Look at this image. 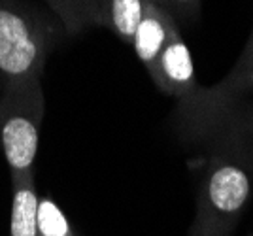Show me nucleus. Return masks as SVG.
Wrapping results in <instances>:
<instances>
[{
    "label": "nucleus",
    "instance_id": "1",
    "mask_svg": "<svg viewBox=\"0 0 253 236\" xmlns=\"http://www.w3.org/2000/svg\"><path fill=\"white\" fill-rule=\"evenodd\" d=\"M43 118V95L40 76L6 81L0 98V146L10 166L11 180L34 174L40 125Z\"/></svg>",
    "mask_w": 253,
    "mask_h": 236
},
{
    "label": "nucleus",
    "instance_id": "2",
    "mask_svg": "<svg viewBox=\"0 0 253 236\" xmlns=\"http://www.w3.org/2000/svg\"><path fill=\"white\" fill-rule=\"evenodd\" d=\"M252 161L217 155L204 164L199 180L197 215L217 236H234L253 195Z\"/></svg>",
    "mask_w": 253,
    "mask_h": 236
},
{
    "label": "nucleus",
    "instance_id": "3",
    "mask_svg": "<svg viewBox=\"0 0 253 236\" xmlns=\"http://www.w3.org/2000/svg\"><path fill=\"white\" fill-rule=\"evenodd\" d=\"M47 43L23 15L0 6V74L10 79L40 76Z\"/></svg>",
    "mask_w": 253,
    "mask_h": 236
},
{
    "label": "nucleus",
    "instance_id": "4",
    "mask_svg": "<svg viewBox=\"0 0 253 236\" xmlns=\"http://www.w3.org/2000/svg\"><path fill=\"white\" fill-rule=\"evenodd\" d=\"M151 78L155 85L170 97L193 98L199 95L193 59L185 42L179 36V31L170 36L169 43L161 51Z\"/></svg>",
    "mask_w": 253,
    "mask_h": 236
},
{
    "label": "nucleus",
    "instance_id": "5",
    "mask_svg": "<svg viewBox=\"0 0 253 236\" xmlns=\"http://www.w3.org/2000/svg\"><path fill=\"white\" fill-rule=\"evenodd\" d=\"M176 31L178 27L174 23L172 13L155 2H148L144 17L132 38V47L136 51L140 63L148 68L149 76H153L159 55Z\"/></svg>",
    "mask_w": 253,
    "mask_h": 236
},
{
    "label": "nucleus",
    "instance_id": "6",
    "mask_svg": "<svg viewBox=\"0 0 253 236\" xmlns=\"http://www.w3.org/2000/svg\"><path fill=\"white\" fill-rule=\"evenodd\" d=\"M151 0H98L96 25L110 29L121 42L130 43Z\"/></svg>",
    "mask_w": 253,
    "mask_h": 236
},
{
    "label": "nucleus",
    "instance_id": "7",
    "mask_svg": "<svg viewBox=\"0 0 253 236\" xmlns=\"http://www.w3.org/2000/svg\"><path fill=\"white\" fill-rule=\"evenodd\" d=\"M13 198H11L10 236H38L36 217L40 197L36 193L34 174L11 180Z\"/></svg>",
    "mask_w": 253,
    "mask_h": 236
},
{
    "label": "nucleus",
    "instance_id": "8",
    "mask_svg": "<svg viewBox=\"0 0 253 236\" xmlns=\"http://www.w3.org/2000/svg\"><path fill=\"white\" fill-rule=\"evenodd\" d=\"M47 4L74 34L96 25L98 19V0H47Z\"/></svg>",
    "mask_w": 253,
    "mask_h": 236
},
{
    "label": "nucleus",
    "instance_id": "9",
    "mask_svg": "<svg viewBox=\"0 0 253 236\" xmlns=\"http://www.w3.org/2000/svg\"><path fill=\"white\" fill-rule=\"evenodd\" d=\"M36 227L38 236H76L63 210L49 197L40 198Z\"/></svg>",
    "mask_w": 253,
    "mask_h": 236
},
{
    "label": "nucleus",
    "instance_id": "10",
    "mask_svg": "<svg viewBox=\"0 0 253 236\" xmlns=\"http://www.w3.org/2000/svg\"><path fill=\"white\" fill-rule=\"evenodd\" d=\"M252 68H253V31L250 34V38H248V43H246V47H244V51L240 55L236 66L231 70V74L225 78V81L219 85V89H215L213 93L232 95L236 91H244L246 79H248V76L252 72Z\"/></svg>",
    "mask_w": 253,
    "mask_h": 236
},
{
    "label": "nucleus",
    "instance_id": "11",
    "mask_svg": "<svg viewBox=\"0 0 253 236\" xmlns=\"http://www.w3.org/2000/svg\"><path fill=\"white\" fill-rule=\"evenodd\" d=\"M199 2L201 0H165V8L172 13H178L181 17H191L199 10Z\"/></svg>",
    "mask_w": 253,
    "mask_h": 236
},
{
    "label": "nucleus",
    "instance_id": "12",
    "mask_svg": "<svg viewBox=\"0 0 253 236\" xmlns=\"http://www.w3.org/2000/svg\"><path fill=\"white\" fill-rule=\"evenodd\" d=\"M189 236H217L211 229L202 223L199 217H195V221H193V225L189 229Z\"/></svg>",
    "mask_w": 253,
    "mask_h": 236
},
{
    "label": "nucleus",
    "instance_id": "13",
    "mask_svg": "<svg viewBox=\"0 0 253 236\" xmlns=\"http://www.w3.org/2000/svg\"><path fill=\"white\" fill-rule=\"evenodd\" d=\"M244 89H252L253 91V68H252V72H250V76H248V79H246V87Z\"/></svg>",
    "mask_w": 253,
    "mask_h": 236
},
{
    "label": "nucleus",
    "instance_id": "14",
    "mask_svg": "<svg viewBox=\"0 0 253 236\" xmlns=\"http://www.w3.org/2000/svg\"><path fill=\"white\" fill-rule=\"evenodd\" d=\"M151 2H155V4H159V6H163L165 8V0H151ZM167 10V8H165Z\"/></svg>",
    "mask_w": 253,
    "mask_h": 236
},
{
    "label": "nucleus",
    "instance_id": "15",
    "mask_svg": "<svg viewBox=\"0 0 253 236\" xmlns=\"http://www.w3.org/2000/svg\"><path fill=\"white\" fill-rule=\"evenodd\" d=\"M250 236H253V233H252V235H250Z\"/></svg>",
    "mask_w": 253,
    "mask_h": 236
}]
</instances>
